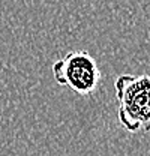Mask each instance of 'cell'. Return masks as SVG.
Instances as JSON below:
<instances>
[{
  "mask_svg": "<svg viewBox=\"0 0 150 156\" xmlns=\"http://www.w3.org/2000/svg\"><path fill=\"white\" fill-rule=\"evenodd\" d=\"M53 77L59 86L69 87L81 96H90L101 84L98 62L87 51H69L53 63Z\"/></svg>",
  "mask_w": 150,
  "mask_h": 156,
  "instance_id": "cell-2",
  "label": "cell"
},
{
  "mask_svg": "<svg viewBox=\"0 0 150 156\" xmlns=\"http://www.w3.org/2000/svg\"><path fill=\"white\" fill-rule=\"evenodd\" d=\"M117 119L131 134L150 131V75L122 74L116 83Z\"/></svg>",
  "mask_w": 150,
  "mask_h": 156,
  "instance_id": "cell-1",
  "label": "cell"
}]
</instances>
